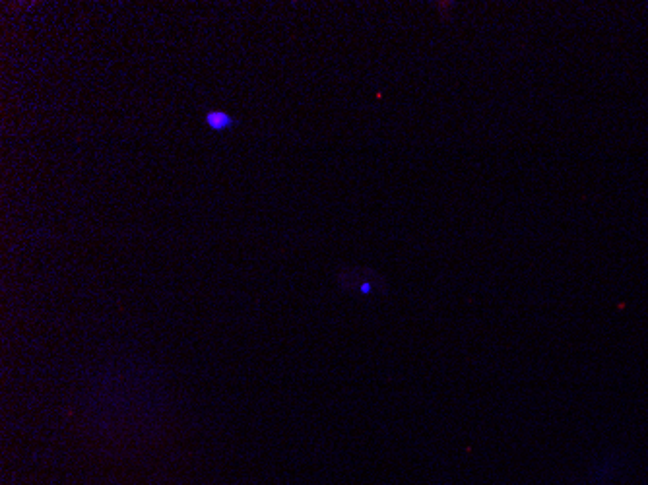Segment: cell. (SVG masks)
I'll use <instances>...</instances> for the list:
<instances>
[{
  "label": "cell",
  "mask_w": 648,
  "mask_h": 485,
  "mask_svg": "<svg viewBox=\"0 0 648 485\" xmlns=\"http://www.w3.org/2000/svg\"><path fill=\"white\" fill-rule=\"evenodd\" d=\"M206 121L214 130H226L227 127H231V117H227L226 113H208Z\"/></svg>",
  "instance_id": "obj_1"
}]
</instances>
